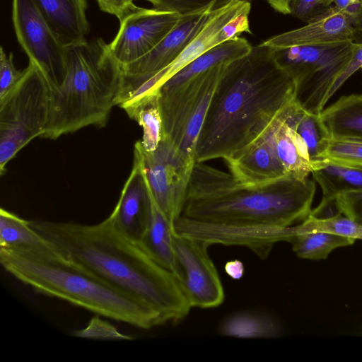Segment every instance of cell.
I'll return each mask as SVG.
<instances>
[{
	"label": "cell",
	"mask_w": 362,
	"mask_h": 362,
	"mask_svg": "<svg viewBox=\"0 0 362 362\" xmlns=\"http://www.w3.org/2000/svg\"><path fill=\"white\" fill-rule=\"evenodd\" d=\"M296 98L295 84L264 42L226 65L197 142L195 162L231 157L257 141Z\"/></svg>",
	"instance_id": "1"
},
{
	"label": "cell",
	"mask_w": 362,
	"mask_h": 362,
	"mask_svg": "<svg viewBox=\"0 0 362 362\" xmlns=\"http://www.w3.org/2000/svg\"><path fill=\"white\" fill-rule=\"evenodd\" d=\"M31 227L68 258L144 303L163 324L178 322L191 306L177 276L122 234L109 217L96 224L30 221Z\"/></svg>",
	"instance_id": "2"
},
{
	"label": "cell",
	"mask_w": 362,
	"mask_h": 362,
	"mask_svg": "<svg viewBox=\"0 0 362 362\" xmlns=\"http://www.w3.org/2000/svg\"><path fill=\"white\" fill-rule=\"evenodd\" d=\"M315 182L286 176L250 187L204 162H195L182 215L210 222L286 228L311 211Z\"/></svg>",
	"instance_id": "3"
},
{
	"label": "cell",
	"mask_w": 362,
	"mask_h": 362,
	"mask_svg": "<svg viewBox=\"0 0 362 362\" xmlns=\"http://www.w3.org/2000/svg\"><path fill=\"white\" fill-rule=\"evenodd\" d=\"M0 263L36 291L99 315L148 329L163 324L151 308L47 245L0 247Z\"/></svg>",
	"instance_id": "4"
},
{
	"label": "cell",
	"mask_w": 362,
	"mask_h": 362,
	"mask_svg": "<svg viewBox=\"0 0 362 362\" xmlns=\"http://www.w3.org/2000/svg\"><path fill=\"white\" fill-rule=\"evenodd\" d=\"M66 77L50 90V110L41 138L62 135L93 125L104 127L117 105L122 66L101 37L66 47Z\"/></svg>",
	"instance_id": "5"
},
{
	"label": "cell",
	"mask_w": 362,
	"mask_h": 362,
	"mask_svg": "<svg viewBox=\"0 0 362 362\" xmlns=\"http://www.w3.org/2000/svg\"><path fill=\"white\" fill-rule=\"evenodd\" d=\"M352 40L320 45L273 48L278 64L295 84L296 100L306 112L320 115L337 78L349 65Z\"/></svg>",
	"instance_id": "6"
},
{
	"label": "cell",
	"mask_w": 362,
	"mask_h": 362,
	"mask_svg": "<svg viewBox=\"0 0 362 362\" xmlns=\"http://www.w3.org/2000/svg\"><path fill=\"white\" fill-rule=\"evenodd\" d=\"M50 87L40 68L29 62L18 83L0 98V173L18 151L40 137L49 120Z\"/></svg>",
	"instance_id": "7"
},
{
	"label": "cell",
	"mask_w": 362,
	"mask_h": 362,
	"mask_svg": "<svg viewBox=\"0 0 362 362\" xmlns=\"http://www.w3.org/2000/svg\"><path fill=\"white\" fill-rule=\"evenodd\" d=\"M227 64L213 67L176 87L159 89L163 136L190 163H195L198 137Z\"/></svg>",
	"instance_id": "8"
},
{
	"label": "cell",
	"mask_w": 362,
	"mask_h": 362,
	"mask_svg": "<svg viewBox=\"0 0 362 362\" xmlns=\"http://www.w3.org/2000/svg\"><path fill=\"white\" fill-rule=\"evenodd\" d=\"M12 22L17 40L47 79L51 90L66 77L65 47L39 8L35 0H12Z\"/></svg>",
	"instance_id": "9"
},
{
	"label": "cell",
	"mask_w": 362,
	"mask_h": 362,
	"mask_svg": "<svg viewBox=\"0 0 362 362\" xmlns=\"http://www.w3.org/2000/svg\"><path fill=\"white\" fill-rule=\"evenodd\" d=\"M145 175L152 196L173 225L183 211L194 163L187 161L165 136L153 152L145 151L138 141Z\"/></svg>",
	"instance_id": "10"
},
{
	"label": "cell",
	"mask_w": 362,
	"mask_h": 362,
	"mask_svg": "<svg viewBox=\"0 0 362 362\" xmlns=\"http://www.w3.org/2000/svg\"><path fill=\"white\" fill-rule=\"evenodd\" d=\"M175 233L214 244L245 246L262 259L275 243L289 242L295 235L294 226L286 228L249 226L196 220L181 215L173 223Z\"/></svg>",
	"instance_id": "11"
},
{
	"label": "cell",
	"mask_w": 362,
	"mask_h": 362,
	"mask_svg": "<svg viewBox=\"0 0 362 362\" xmlns=\"http://www.w3.org/2000/svg\"><path fill=\"white\" fill-rule=\"evenodd\" d=\"M214 11L180 16L176 26L155 48L122 66V83L117 105L124 102L142 83L175 61L200 33Z\"/></svg>",
	"instance_id": "12"
},
{
	"label": "cell",
	"mask_w": 362,
	"mask_h": 362,
	"mask_svg": "<svg viewBox=\"0 0 362 362\" xmlns=\"http://www.w3.org/2000/svg\"><path fill=\"white\" fill-rule=\"evenodd\" d=\"M175 233V232H174ZM174 245L182 270L179 280L192 308H211L224 300V289L206 243L176 233Z\"/></svg>",
	"instance_id": "13"
},
{
	"label": "cell",
	"mask_w": 362,
	"mask_h": 362,
	"mask_svg": "<svg viewBox=\"0 0 362 362\" xmlns=\"http://www.w3.org/2000/svg\"><path fill=\"white\" fill-rule=\"evenodd\" d=\"M180 16L156 8L137 7L126 14L108 44L117 61L128 65L155 48L176 26Z\"/></svg>",
	"instance_id": "14"
},
{
	"label": "cell",
	"mask_w": 362,
	"mask_h": 362,
	"mask_svg": "<svg viewBox=\"0 0 362 362\" xmlns=\"http://www.w3.org/2000/svg\"><path fill=\"white\" fill-rule=\"evenodd\" d=\"M151 198L139 148L134 145V163L119 199L108 216L125 237L138 243L150 219Z\"/></svg>",
	"instance_id": "15"
},
{
	"label": "cell",
	"mask_w": 362,
	"mask_h": 362,
	"mask_svg": "<svg viewBox=\"0 0 362 362\" xmlns=\"http://www.w3.org/2000/svg\"><path fill=\"white\" fill-rule=\"evenodd\" d=\"M274 121L257 141L243 151L223 159L230 173L245 185L264 186L289 176L276 152L273 136Z\"/></svg>",
	"instance_id": "16"
},
{
	"label": "cell",
	"mask_w": 362,
	"mask_h": 362,
	"mask_svg": "<svg viewBox=\"0 0 362 362\" xmlns=\"http://www.w3.org/2000/svg\"><path fill=\"white\" fill-rule=\"evenodd\" d=\"M355 35L343 11L331 6L305 26L272 36L263 42L273 48H284L353 41Z\"/></svg>",
	"instance_id": "17"
},
{
	"label": "cell",
	"mask_w": 362,
	"mask_h": 362,
	"mask_svg": "<svg viewBox=\"0 0 362 362\" xmlns=\"http://www.w3.org/2000/svg\"><path fill=\"white\" fill-rule=\"evenodd\" d=\"M298 105L295 98L279 112L273 123V136L276 154L286 174L305 180L311 173L312 163L295 129L294 114Z\"/></svg>",
	"instance_id": "18"
},
{
	"label": "cell",
	"mask_w": 362,
	"mask_h": 362,
	"mask_svg": "<svg viewBox=\"0 0 362 362\" xmlns=\"http://www.w3.org/2000/svg\"><path fill=\"white\" fill-rule=\"evenodd\" d=\"M65 47L86 42L89 33L86 0H35Z\"/></svg>",
	"instance_id": "19"
},
{
	"label": "cell",
	"mask_w": 362,
	"mask_h": 362,
	"mask_svg": "<svg viewBox=\"0 0 362 362\" xmlns=\"http://www.w3.org/2000/svg\"><path fill=\"white\" fill-rule=\"evenodd\" d=\"M150 198L149 223L137 244L153 260L173 273L180 280L182 270L175 249L173 226L158 207L151 190Z\"/></svg>",
	"instance_id": "20"
},
{
	"label": "cell",
	"mask_w": 362,
	"mask_h": 362,
	"mask_svg": "<svg viewBox=\"0 0 362 362\" xmlns=\"http://www.w3.org/2000/svg\"><path fill=\"white\" fill-rule=\"evenodd\" d=\"M320 117L328 138L362 142V94L341 96Z\"/></svg>",
	"instance_id": "21"
},
{
	"label": "cell",
	"mask_w": 362,
	"mask_h": 362,
	"mask_svg": "<svg viewBox=\"0 0 362 362\" xmlns=\"http://www.w3.org/2000/svg\"><path fill=\"white\" fill-rule=\"evenodd\" d=\"M252 47L245 38L240 36L227 40L197 57L168 80L160 88L176 87L213 67L229 64L247 54Z\"/></svg>",
	"instance_id": "22"
},
{
	"label": "cell",
	"mask_w": 362,
	"mask_h": 362,
	"mask_svg": "<svg viewBox=\"0 0 362 362\" xmlns=\"http://www.w3.org/2000/svg\"><path fill=\"white\" fill-rule=\"evenodd\" d=\"M218 332L240 339H275L284 334V329L279 320L269 313L242 310L224 317Z\"/></svg>",
	"instance_id": "23"
},
{
	"label": "cell",
	"mask_w": 362,
	"mask_h": 362,
	"mask_svg": "<svg viewBox=\"0 0 362 362\" xmlns=\"http://www.w3.org/2000/svg\"><path fill=\"white\" fill-rule=\"evenodd\" d=\"M311 173L323 197L334 199L342 193L362 189V168L339 164L328 159L317 160Z\"/></svg>",
	"instance_id": "24"
},
{
	"label": "cell",
	"mask_w": 362,
	"mask_h": 362,
	"mask_svg": "<svg viewBox=\"0 0 362 362\" xmlns=\"http://www.w3.org/2000/svg\"><path fill=\"white\" fill-rule=\"evenodd\" d=\"M120 107L142 127L143 136L139 141L142 148L148 153L155 151L163 132L159 90L134 103Z\"/></svg>",
	"instance_id": "25"
},
{
	"label": "cell",
	"mask_w": 362,
	"mask_h": 362,
	"mask_svg": "<svg viewBox=\"0 0 362 362\" xmlns=\"http://www.w3.org/2000/svg\"><path fill=\"white\" fill-rule=\"evenodd\" d=\"M355 240L323 231H307L294 235L289 243L298 257L319 260L326 259L339 247L352 245Z\"/></svg>",
	"instance_id": "26"
},
{
	"label": "cell",
	"mask_w": 362,
	"mask_h": 362,
	"mask_svg": "<svg viewBox=\"0 0 362 362\" xmlns=\"http://www.w3.org/2000/svg\"><path fill=\"white\" fill-rule=\"evenodd\" d=\"M49 244L30 226V221L3 208L0 210V247H18Z\"/></svg>",
	"instance_id": "27"
},
{
	"label": "cell",
	"mask_w": 362,
	"mask_h": 362,
	"mask_svg": "<svg viewBox=\"0 0 362 362\" xmlns=\"http://www.w3.org/2000/svg\"><path fill=\"white\" fill-rule=\"evenodd\" d=\"M294 126L312 165L322 160L325 141L328 136L320 115L308 112L299 105L294 114Z\"/></svg>",
	"instance_id": "28"
},
{
	"label": "cell",
	"mask_w": 362,
	"mask_h": 362,
	"mask_svg": "<svg viewBox=\"0 0 362 362\" xmlns=\"http://www.w3.org/2000/svg\"><path fill=\"white\" fill-rule=\"evenodd\" d=\"M296 235L307 231H323L362 240V226L344 214L325 221H317L308 216L296 225Z\"/></svg>",
	"instance_id": "29"
},
{
	"label": "cell",
	"mask_w": 362,
	"mask_h": 362,
	"mask_svg": "<svg viewBox=\"0 0 362 362\" xmlns=\"http://www.w3.org/2000/svg\"><path fill=\"white\" fill-rule=\"evenodd\" d=\"M321 159L351 166L362 167V142L327 138Z\"/></svg>",
	"instance_id": "30"
},
{
	"label": "cell",
	"mask_w": 362,
	"mask_h": 362,
	"mask_svg": "<svg viewBox=\"0 0 362 362\" xmlns=\"http://www.w3.org/2000/svg\"><path fill=\"white\" fill-rule=\"evenodd\" d=\"M151 3L153 8L186 16L199 12L218 10L234 1L253 0H144Z\"/></svg>",
	"instance_id": "31"
},
{
	"label": "cell",
	"mask_w": 362,
	"mask_h": 362,
	"mask_svg": "<svg viewBox=\"0 0 362 362\" xmlns=\"http://www.w3.org/2000/svg\"><path fill=\"white\" fill-rule=\"evenodd\" d=\"M25 69L18 70L13 63V56L8 54L4 47L0 49V98L7 94L21 79Z\"/></svg>",
	"instance_id": "32"
},
{
	"label": "cell",
	"mask_w": 362,
	"mask_h": 362,
	"mask_svg": "<svg viewBox=\"0 0 362 362\" xmlns=\"http://www.w3.org/2000/svg\"><path fill=\"white\" fill-rule=\"evenodd\" d=\"M332 0H291L290 14L308 23L332 6Z\"/></svg>",
	"instance_id": "33"
},
{
	"label": "cell",
	"mask_w": 362,
	"mask_h": 362,
	"mask_svg": "<svg viewBox=\"0 0 362 362\" xmlns=\"http://www.w3.org/2000/svg\"><path fill=\"white\" fill-rule=\"evenodd\" d=\"M337 201L344 216L362 226V189L342 193Z\"/></svg>",
	"instance_id": "34"
},
{
	"label": "cell",
	"mask_w": 362,
	"mask_h": 362,
	"mask_svg": "<svg viewBox=\"0 0 362 362\" xmlns=\"http://www.w3.org/2000/svg\"><path fill=\"white\" fill-rule=\"evenodd\" d=\"M362 68V43H356L354 48L353 54L351 61L334 83L327 95L329 100L346 82V81L358 69Z\"/></svg>",
	"instance_id": "35"
},
{
	"label": "cell",
	"mask_w": 362,
	"mask_h": 362,
	"mask_svg": "<svg viewBox=\"0 0 362 362\" xmlns=\"http://www.w3.org/2000/svg\"><path fill=\"white\" fill-rule=\"evenodd\" d=\"M100 9L117 17L119 21L129 12L136 9L134 0H96Z\"/></svg>",
	"instance_id": "36"
},
{
	"label": "cell",
	"mask_w": 362,
	"mask_h": 362,
	"mask_svg": "<svg viewBox=\"0 0 362 362\" xmlns=\"http://www.w3.org/2000/svg\"><path fill=\"white\" fill-rule=\"evenodd\" d=\"M342 214L341 210L337 203V198H322L319 206L310 211L308 217L317 221H325Z\"/></svg>",
	"instance_id": "37"
},
{
	"label": "cell",
	"mask_w": 362,
	"mask_h": 362,
	"mask_svg": "<svg viewBox=\"0 0 362 362\" xmlns=\"http://www.w3.org/2000/svg\"><path fill=\"white\" fill-rule=\"evenodd\" d=\"M355 34L362 32V0H357L342 10Z\"/></svg>",
	"instance_id": "38"
},
{
	"label": "cell",
	"mask_w": 362,
	"mask_h": 362,
	"mask_svg": "<svg viewBox=\"0 0 362 362\" xmlns=\"http://www.w3.org/2000/svg\"><path fill=\"white\" fill-rule=\"evenodd\" d=\"M92 325L95 327L97 329H100V332L96 331H90L86 332H81L78 331L76 332V335L77 336H83V337H107L110 338L111 337H118V332L116 331L114 327L108 325L106 322L100 320L99 318L96 317L93 319L90 322Z\"/></svg>",
	"instance_id": "39"
},
{
	"label": "cell",
	"mask_w": 362,
	"mask_h": 362,
	"mask_svg": "<svg viewBox=\"0 0 362 362\" xmlns=\"http://www.w3.org/2000/svg\"><path fill=\"white\" fill-rule=\"evenodd\" d=\"M225 271L232 279H239L244 274V265L238 259L229 261L225 265Z\"/></svg>",
	"instance_id": "40"
},
{
	"label": "cell",
	"mask_w": 362,
	"mask_h": 362,
	"mask_svg": "<svg viewBox=\"0 0 362 362\" xmlns=\"http://www.w3.org/2000/svg\"><path fill=\"white\" fill-rule=\"evenodd\" d=\"M276 12L283 14H290V4L291 0H266Z\"/></svg>",
	"instance_id": "41"
},
{
	"label": "cell",
	"mask_w": 362,
	"mask_h": 362,
	"mask_svg": "<svg viewBox=\"0 0 362 362\" xmlns=\"http://www.w3.org/2000/svg\"><path fill=\"white\" fill-rule=\"evenodd\" d=\"M357 0H332V3L338 8L343 10Z\"/></svg>",
	"instance_id": "42"
},
{
	"label": "cell",
	"mask_w": 362,
	"mask_h": 362,
	"mask_svg": "<svg viewBox=\"0 0 362 362\" xmlns=\"http://www.w3.org/2000/svg\"><path fill=\"white\" fill-rule=\"evenodd\" d=\"M361 168H362V167H361Z\"/></svg>",
	"instance_id": "43"
},
{
	"label": "cell",
	"mask_w": 362,
	"mask_h": 362,
	"mask_svg": "<svg viewBox=\"0 0 362 362\" xmlns=\"http://www.w3.org/2000/svg\"><path fill=\"white\" fill-rule=\"evenodd\" d=\"M362 69V68H361Z\"/></svg>",
	"instance_id": "44"
}]
</instances>
